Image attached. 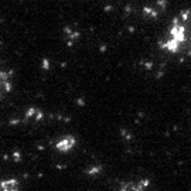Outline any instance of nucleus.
I'll use <instances>...</instances> for the list:
<instances>
[{
	"instance_id": "1",
	"label": "nucleus",
	"mask_w": 191,
	"mask_h": 191,
	"mask_svg": "<svg viewBox=\"0 0 191 191\" xmlns=\"http://www.w3.org/2000/svg\"><path fill=\"white\" fill-rule=\"evenodd\" d=\"M13 89V74L0 68V98L9 95Z\"/></svg>"
},
{
	"instance_id": "2",
	"label": "nucleus",
	"mask_w": 191,
	"mask_h": 191,
	"mask_svg": "<svg viewBox=\"0 0 191 191\" xmlns=\"http://www.w3.org/2000/svg\"><path fill=\"white\" fill-rule=\"evenodd\" d=\"M77 146V139L74 136H64L55 143V150L60 153H68Z\"/></svg>"
},
{
	"instance_id": "3",
	"label": "nucleus",
	"mask_w": 191,
	"mask_h": 191,
	"mask_svg": "<svg viewBox=\"0 0 191 191\" xmlns=\"http://www.w3.org/2000/svg\"><path fill=\"white\" fill-rule=\"evenodd\" d=\"M0 191H20V181L17 178H3L0 180Z\"/></svg>"
}]
</instances>
